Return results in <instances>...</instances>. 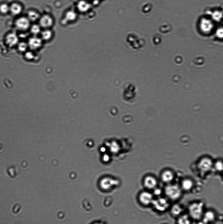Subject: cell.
Listing matches in <instances>:
<instances>
[{
  "label": "cell",
  "mask_w": 223,
  "mask_h": 224,
  "mask_svg": "<svg viewBox=\"0 0 223 224\" xmlns=\"http://www.w3.org/2000/svg\"><path fill=\"white\" fill-rule=\"evenodd\" d=\"M204 207V204L202 202H193L188 205V214L192 220H201L205 211Z\"/></svg>",
  "instance_id": "6da1fadb"
},
{
  "label": "cell",
  "mask_w": 223,
  "mask_h": 224,
  "mask_svg": "<svg viewBox=\"0 0 223 224\" xmlns=\"http://www.w3.org/2000/svg\"><path fill=\"white\" fill-rule=\"evenodd\" d=\"M214 162L210 157L204 156L199 159L197 163V168L201 173H207L213 168Z\"/></svg>",
  "instance_id": "7a4b0ae2"
},
{
  "label": "cell",
  "mask_w": 223,
  "mask_h": 224,
  "mask_svg": "<svg viewBox=\"0 0 223 224\" xmlns=\"http://www.w3.org/2000/svg\"><path fill=\"white\" fill-rule=\"evenodd\" d=\"M183 190L176 184H170L165 188V192L168 197L173 200H176L181 196Z\"/></svg>",
  "instance_id": "3957f363"
},
{
  "label": "cell",
  "mask_w": 223,
  "mask_h": 224,
  "mask_svg": "<svg viewBox=\"0 0 223 224\" xmlns=\"http://www.w3.org/2000/svg\"><path fill=\"white\" fill-rule=\"evenodd\" d=\"M152 203L155 209L160 211H165L169 207L168 201L163 198L153 199Z\"/></svg>",
  "instance_id": "277c9868"
},
{
  "label": "cell",
  "mask_w": 223,
  "mask_h": 224,
  "mask_svg": "<svg viewBox=\"0 0 223 224\" xmlns=\"http://www.w3.org/2000/svg\"><path fill=\"white\" fill-rule=\"evenodd\" d=\"M216 219V215L215 212L209 210L204 211L201 220L203 223L208 224L214 222Z\"/></svg>",
  "instance_id": "5b68a950"
},
{
  "label": "cell",
  "mask_w": 223,
  "mask_h": 224,
  "mask_svg": "<svg viewBox=\"0 0 223 224\" xmlns=\"http://www.w3.org/2000/svg\"><path fill=\"white\" fill-rule=\"evenodd\" d=\"M194 183L193 180L189 178H186L182 181L181 187L183 191L186 192L190 191L193 188Z\"/></svg>",
  "instance_id": "8992f818"
},
{
  "label": "cell",
  "mask_w": 223,
  "mask_h": 224,
  "mask_svg": "<svg viewBox=\"0 0 223 224\" xmlns=\"http://www.w3.org/2000/svg\"><path fill=\"white\" fill-rule=\"evenodd\" d=\"M140 201L145 205H149L152 203L153 199L151 194L146 192H143L140 194L139 196Z\"/></svg>",
  "instance_id": "52a82bcc"
},
{
  "label": "cell",
  "mask_w": 223,
  "mask_h": 224,
  "mask_svg": "<svg viewBox=\"0 0 223 224\" xmlns=\"http://www.w3.org/2000/svg\"><path fill=\"white\" fill-rule=\"evenodd\" d=\"M77 8L78 11L81 13H86L91 8V5L86 0H81L78 3Z\"/></svg>",
  "instance_id": "ba28073f"
},
{
  "label": "cell",
  "mask_w": 223,
  "mask_h": 224,
  "mask_svg": "<svg viewBox=\"0 0 223 224\" xmlns=\"http://www.w3.org/2000/svg\"><path fill=\"white\" fill-rule=\"evenodd\" d=\"M40 23L41 26L44 28H49L53 25V18L50 15L46 14L41 18Z\"/></svg>",
  "instance_id": "9c48e42d"
},
{
  "label": "cell",
  "mask_w": 223,
  "mask_h": 224,
  "mask_svg": "<svg viewBox=\"0 0 223 224\" xmlns=\"http://www.w3.org/2000/svg\"><path fill=\"white\" fill-rule=\"evenodd\" d=\"M29 19L25 17L19 18L16 21V25L18 28L20 30H25L27 29L29 26Z\"/></svg>",
  "instance_id": "30bf717a"
},
{
  "label": "cell",
  "mask_w": 223,
  "mask_h": 224,
  "mask_svg": "<svg viewBox=\"0 0 223 224\" xmlns=\"http://www.w3.org/2000/svg\"><path fill=\"white\" fill-rule=\"evenodd\" d=\"M157 182L155 178L152 176H147L145 178L144 185L147 188L153 189L155 188Z\"/></svg>",
  "instance_id": "8fae6325"
},
{
  "label": "cell",
  "mask_w": 223,
  "mask_h": 224,
  "mask_svg": "<svg viewBox=\"0 0 223 224\" xmlns=\"http://www.w3.org/2000/svg\"><path fill=\"white\" fill-rule=\"evenodd\" d=\"M42 43V41L41 39L37 37L30 38L29 41V46L32 49H36L40 47Z\"/></svg>",
  "instance_id": "7c38bea8"
},
{
  "label": "cell",
  "mask_w": 223,
  "mask_h": 224,
  "mask_svg": "<svg viewBox=\"0 0 223 224\" xmlns=\"http://www.w3.org/2000/svg\"><path fill=\"white\" fill-rule=\"evenodd\" d=\"M7 43L10 46H13L16 45L18 41V38L16 34L11 33L9 34L6 38Z\"/></svg>",
  "instance_id": "4fadbf2b"
},
{
  "label": "cell",
  "mask_w": 223,
  "mask_h": 224,
  "mask_svg": "<svg viewBox=\"0 0 223 224\" xmlns=\"http://www.w3.org/2000/svg\"><path fill=\"white\" fill-rule=\"evenodd\" d=\"M162 179L165 183H168L171 182L174 178L173 172L170 170L164 171L162 175Z\"/></svg>",
  "instance_id": "5bb4252c"
},
{
  "label": "cell",
  "mask_w": 223,
  "mask_h": 224,
  "mask_svg": "<svg viewBox=\"0 0 223 224\" xmlns=\"http://www.w3.org/2000/svg\"><path fill=\"white\" fill-rule=\"evenodd\" d=\"M191 220L188 213L184 214L179 217L177 222L179 224H190L191 223Z\"/></svg>",
  "instance_id": "9a60e30c"
},
{
  "label": "cell",
  "mask_w": 223,
  "mask_h": 224,
  "mask_svg": "<svg viewBox=\"0 0 223 224\" xmlns=\"http://www.w3.org/2000/svg\"><path fill=\"white\" fill-rule=\"evenodd\" d=\"M183 207L178 204L174 205L171 210L172 214L175 216L179 217L181 215L183 214Z\"/></svg>",
  "instance_id": "2e32d148"
},
{
  "label": "cell",
  "mask_w": 223,
  "mask_h": 224,
  "mask_svg": "<svg viewBox=\"0 0 223 224\" xmlns=\"http://www.w3.org/2000/svg\"><path fill=\"white\" fill-rule=\"evenodd\" d=\"M10 7V11L14 15L19 14L22 11V7L20 5L16 3L12 4Z\"/></svg>",
  "instance_id": "e0dca14e"
},
{
  "label": "cell",
  "mask_w": 223,
  "mask_h": 224,
  "mask_svg": "<svg viewBox=\"0 0 223 224\" xmlns=\"http://www.w3.org/2000/svg\"><path fill=\"white\" fill-rule=\"evenodd\" d=\"M77 14L73 10H70L67 12L65 14V19L68 22H72L76 20Z\"/></svg>",
  "instance_id": "ac0fdd59"
},
{
  "label": "cell",
  "mask_w": 223,
  "mask_h": 224,
  "mask_svg": "<svg viewBox=\"0 0 223 224\" xmlns=\"http://www.w3.org/2000/svg\"><path fill=\"white\" fill-rule=\"evenodd\" d=\"M217 172H223V161L221 159L216 160L214 162L213 168Z\"/></svg>",
  "instance_id": "d6986e66"
},
{
  "label": "cell",
  "mask_w": 223,
  "mask_h": 224,
  "mask_svg": "<svg viewBox=\"0 0 223 224\" xmlns=\"http://www.w3.org/2000/svg\"><path fill=\"white\" fill-rule=\"evenodd\" d=\"M28 16L29 20L32 21H35L38 19L40 15L35 12L30 11L28 13Z\"/></svg>",
  "instance_id": "ffe728a7"
},
{
  "label": "cell",
  "mask_w": 223,
  "mask_h": 224,
  "mask_svg": "<svg viewBox=\"0 0 223 224\" xmlns=\"http://www.w3.org/2000/svg\"><path fill=\"white\" fill-rule=\"evenodd\" d=\"M42 36L44 40H48L52 37V33L50 30H46L42 32Z\"/></svg>",
  "instance_id": "44dd1931"
},
{
  "label": "cell",
  "mask_w": 223,
  "mask_h": 224,
  "mask_svg": "<svg viewBox=\"0 0 223 224\" xmlns=\"http://www.w3.org/2000/svg\"><path fill=\"white\" fill-rule=\"evenodd\" d=\"M10 11V7L6 4H2L0 6V11L3 14H6Z\"/></svg>",
  "instance_id": "7402d4cb"
},
{
  "label": "cell",
  "mask_w": 223,
  "mask_h": 224,
  "mask_svg": "<svg viewBox=\"0 0 223 224\" xmlns=\"http://www.w3.org/2000/svg\"><path fill=\"white\" fill-rule=\"evenodd\" d=\"M40 26L37 25H33L31 28V32L33 34L37 35L40 32Z\"/></svg>",
  "instance_id": "603a6c76"
},
{
  "label": "cell",
  "mask_w": 223,
  "mask_h": 224,
  "mask_svg": "<svg viewBox=\"0 0 223 224\" xmlns=\"http://www.w3.org/2000/svg\"><path fill=\"white\" fill-rule=\"evenodd\" d=\"M27 45L24 42H22L19 44V50L22 52L25 51L27 49Z\"/></svg>",
  "instance_id": "cb8c5ba5"
},
{
  "label": "cell",
  "mask_w": 223,
  "mask_h": 224,
  "mask_svg": "<svg viewBox=\"0 0 223 224\" xmlns=\"http://www.w3.org/2000/svg\"><path fill=\"white\" fill-rule=\"evenodd\" d=\"M26 57L27 59H33L34 55L32 53L29 52L26 54Z\"/></svg>",
  "instance_id": "d4e9b609"
},
{
  "label": "cell",
  "mask_w": 223,
  "mask_h": 224,
  "mask_svg": "<svg viewBox=\"0 0 223 224\" xmlns=\"http://www.w3.org/2000/svg\"><path fill=\"white\" fill-rule=\"evenodd\" d=\"M161 191L160 189H155L154 191V193L156 196L160 195L161 194Z\"/></svg>",
  "instance_id": "484cf974"
},
{
  "label": "cell",
  "mask_w": 223,
  "mask_h": 224,
  "mask_svg": "<svg viewBox=\"0 0 223 224\" xmlns=\"http://www.w3.org/2000/svg\"><path fill=\"white\" fill-rule=\"evenodd\" d=\"M222 173H223V172H222Z\"/></svg>",
  "instance_id": "4316f807"
}]
</instances>
